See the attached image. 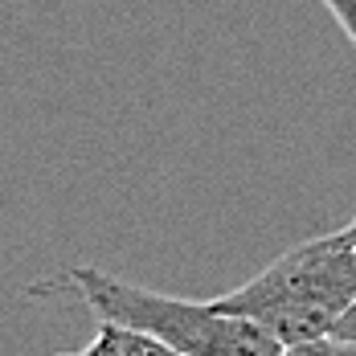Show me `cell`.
Masks as SVG:
<instances>
[{
	"label": "cell",
	"instance_id": "cell-3",
	"mask_svg": "<svg viewBox=\"0 0 356 356\" xmlns=\"http://www.w3.org/2000/svg\"><path fill=\"white\" fill-rule=\"evenodd\" d=\"M86 356H184V353H177L172 344H164V340L152 336V332L103 320V327H99V336L90 340Z\"/></svg>",
	"mask_w": 356,
	"mask_h": 356
},
{
	"label": "cell",
	"instance_id": "cell-5",
	"mask_svg": "<svg viewBox=\"0 0 356 356\" xmlns=\"http://www.w3.org/2000/svg\"><path fill=\"white\" fill-rule=\"evenodd\" d=\"M327 4V13L340 21V29L353 37V45H356V0H323Z\"/></svg>",
	"mask_w": 356,
	"mask_h": 356
},
{
	"label": "cell",
	"instance_id": "cell-2",
	"mask_svg": "<svg viewBox=\"0 0 356 356\" xmlns=\"http://www.w3.org/2000/svg\"><path fill=\"white\" fill-rule=\"evenodd\" d=\"M78 295L86 299V307L107 323H127L160 336L164 344H172L184 356H283L286 348L246 316H234L213 303H193L177 295H160V291H143L123 279H111L103 270L78 266L66 275Z\"/></svg>",
	"mask_w": 356,
	"mask_h": 356
},
{
	"label": "cell",
	"instance_id": "cell-1",
	"mask_svg": "<svg viewBox=\"0 0 356 356\" xmlns=\"http://www.w3.org/2000/svg\"><path fill=\"white\" fill-rule=\"evenodd\" d=\"M356 299V250L344 229L299 242L250 283L217 295V307L266 327L283 348L332 336Z\"/></svg>",
	"mask_w": 356,
	"mask_h": 356
},
{
	"label": "cell",
	"instance_id": "cell-6",
	"mask_svg": "<svg viewBox=\"0 0 356 356\" xmlns=\"http://www.w3.org/2000/svg\"><path fill=\"white\" fill-rule=\"evenodd\" d=\"M332 336H340V340H356V299H353V307L340 316V323H336V332Z\"/></svg>",
	"mask_w": 356,
	"mask_h": 356
},
{
	"label": "cell",
	"instance_id": "cell-8",
	"mask_svg": "<svg viewBox=\"0 0 356 356\" xmlns=\"http://www.w3.org/2000/svg\"><path fill=\"white\" fill-rule=\"evenodd\" d=\"M66 356H86V353H66Z\"/></svg>",
	"mask_w": 356,
	"mask_h": 356
},
{
	"label": "cell",
	"instance_id": "cell-4",
	"mask_svg": "<svg viewBox=\"0 0 356 356\" xmlns=\"http://www.w3.org/2000/svg\"><path fill=\"white\" fill-rule=\"evenodd\" d=\"M283 356H356V340L320 336V340H307V344H291Z\"/></svg>",
	"mask_w": 356,
	"mask_h": 356
},
{
	"label": "cell",
	"instance_id": "cell-7",
	"mask_svg": "<svg viewBox=\"0 0 356 356\" xmlns=\"http://www.w3.org/2000/svg\"><path fill=\"white\" fill-rule=\"evenodd\" d=\"M344 234H348V242H353V250H356V217L348 221V225H344Z\"/></svg>",
	"mask_w": 356,
	"mask_h": 356
}]
</instances>
